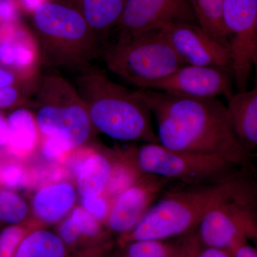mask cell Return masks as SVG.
I'll return each mask as SVG.
<instances>
[{
	"instance_id": "obj_3",
	"label": "cell",
	"mask_w": 257,
	"mask_h": 257,
	"mask_svg": "<svg viewBox=\"0 0 257 257\" xmlns=\"http://www.w3.org/2000/svg\"><path fill=\"white\" fill-rule=\"evenodd\" d=\"M96 132L120 141L160 143L151 111L139 96L96 69H84L74 85Z\"/></svg>"
},
{
	"instance_id": "obj_11",
	"label": "cell",
	"mask_w": 257,
	"mask_h": 257,
	"mask_svg": "<svg viewBox=\"0 0 257 257\" xmlns=\"http://www.w3.org/2000/svg\"><path fill=\"white\" fill-rule=\"evenodd\" d=\"M233 80L232 74L226 69L186 64L164 78L147 83L143 89L201 99L218 96L228 99L234 94Z\"/></svg>"
},
{
	"instance_id": "obj_4",
	"label": "cell",
	"mask_w": 257,
	"mask_h": 257,
	"mask_svg": "<svg viewBox=\"0 0 257 257\" xmlns=\"http://www.w3.org/2000/svg\"><path fill=\"white\" fill-rule=\"evenodd\" d=\"M30 15L39 55L46 65L84 69L102 52L104 44L71 5L50 0Z\"/></svg>"
},
{
	"instance_id": "obj_29",
	"label": "cell",
	"mask_w": 257,
	"mask_h": 257,
	"mask_svg": "<svg viewBox=\"0 0 257 257\" xmlns=\"http://www.w3.org/2000/svg\"><path fill=\"white\" fill-rule=\"evenodd\" d=\"M112 200L104 195L86 196L81 197V204L84 210L94 216L101 224H105Z\"/></svg>"
},
{
	"instance_id": "obj_13",
	"label": "cell",
	"mask_w": 257,
	"mask_h": 257,
	"mask_svg": "<svg viewBox=\"0 0 257 257\" xmlns=\"http://www.w3.org/2000/svg\"><path fill=\"white\" fill-rule=\"evenodd\" d=\"M162 30L184 64L218 67L231 72L229 50L209 36L199 25L177 24Z\"/></svg>"
},
{
	"instance_id": "obj_1",
	"label": "cell",
	"mask_w": 257,
	"mask_h": 257,
	"mask_svg": "<svg viewBox=\"0 0 257 257\" xmlns=\"http://www.w3.org/2000/svg\"><path fill=\"white\" fill-rule=\"evenodd\" d=\"M137 91L156 118L160 145L251 167L253 155L236 140L226 106L217 98L201 99L143 88Z\"/></svg>"
},
{
	"instance_id": "obj_19",
	"label": "cell",
	"mask_w": 257,
	"mask_h": 257,
	"mask_svg": "<svg viewBox=\"0 0 257 257\" xmlns=\"http://www.w3.org/2000/svg\"><path fill=\"white\" fill-rule=\"evenodd\" d=\"M65 243L58 234L38 229L25 234L19 243L14 257H66Z\"/></svg>"
},
{
	"instance_id": "obj_31",
	"label": "cell",
	"mask_w": 257,
	"mask_h": 257,
	"mask_svg": "<svg viewBox=\"0 0 257 257\" xmlns=\"http://www.w3.org/2000/svg\"><path fill=\"white\" fill-rule=\"evenodd\" d=\"M20 97L18 89L13 86L0 88V109L14 105Z\"/></svg>"
},
{
	"instance_id": "obj_28",
	"label": "cell",
	"mask_w": 257,
	"mask_h": 257,
	"mask_svg": "<svg viewBox=\"0 0 257 257\" xmlns=\"http://www.w3.org/2000/svg\"><path fill=\"white\" fill-rule=\"evenodd\" d=\"M25 230L19 225H8L0 231V257H14Z\"/></svg>"
},
{
	"instance_id": "obj_17",
	"label": "cell",
	"mask_w": 257,
	"mask_h": 257,
	"mask_svg": "<svg viewBox=\"0 0 257 257\" xmlns=\"http://www.w3.org/2000/svg\"><path fill=\"white\" fill-rule=\"evenodd\" d=\"M8 154L15 159L31 155L38 143L39 130L35 114L25 108L15 109L8 116Z\"/></svg>"
},
{
	"instance_id": "obj_10",
	"label": "cell",
	"mask_w": 257,
	"mask_h": 257,
	"mask_svg": "<svg viewBox=\"0 0 257 257\" xmlns=\"http://www.w3.org/2000/svg\"><path fill=\"white\" fill-rule=\"evenodd\" d=\"M185 23L198 25L189 0H126L116 40Z\"/></svg>"
},
{
	"instance_id": "obj_21",
	"label": "cell",
	"mask_w": 257,
	"mask_h": 257,
	"mask_svg": "<svg viewBox=\"0 0 257 257\" xmlns=\"http://www.w3.org/2000/svg\"><path fill=\"white\" fill-rule=\"evenodd\" d=\"M198 25L209 36L229 50L222 21L223 0H189Z\"/></svg>"
},
{
	"instance_id": "obj_24",
	"label": "cell",
	"mask_w": 257,
	"mask_h": 257,
	"mask_svg": "<svg viewBox=\"0 0 257 257\" xmlns=\"http://www.w3.org/2000/svg\"><path fill=\"white\" fill-rule=\"evenodd\" d=\"M68 216L80 238L99 241L104 237L102 224L82 207L74 208Z\"/></svg>"
},
{
	"instance_id": "obj_25",
	"label": "cell",
	"mask_w": 257,
	"mask_h": 257,
	"mask_svg": "<svg viewBox=\"0 0 257 257\" xmlns=\"http://www.w3.org/2000/svg\"><path fill=\"white\" fill-rule=\"evenodd\" d=\"M120 257H168L170 242L158 240H137L122 245Z\"/></svg>"
},
{
	"instance_id": "obj_16",
	"label": "cell",
	"mask_w": 257,
	"mask_h": 257,
	"mask_svg": "<svg viewBox=\"0 0 257 257\" xmlns=\"http://www.w3.org/2000/svg\"><path fill=\"white\" fill-rule=\"evenodd\" d=\"M75 8L104 44L116 28L126 0H60Z\"/></svg>"
},
{
	"instance_id": "obj_37",
	"label": "cell",
	"mask_w": 257,
	"mask_h": 257,
	"mask_svg": "<svg viewBox=\"0 0 257 257\" xmlns=\"http://www.w3.org/2000/svg\"><path fill=\"white\" fill-rule=\"evenodd\" d=\"M0 2H1V0H0Z\"/></svg>"
},
{
	"instance_id": "obj_15",
	"label": "cell",
	"mask_w": 257,
	"mask_h": 257,
	"mask_svg": "<svg viewBox=\"0 0 257 257\" xmlns=\"http://www.w3.org/2000/svg\"><path fill=\"white\" fill-rule=\"evenodd\" d=\"M77 194L74 186L66 181L42 186L32 198V208L35 217L45 224L62 220L72 211Z\"/></svg>"
},
{
	"instance_id": "obj_12",
	"label": "cell",
	"mask_w": 257,
	"mask_h": 257,
	"mask_svg": "<svg viewBox=\"0 0 257 257\" xmlns=\"http://www.w3.org/2000/svg\"><path fill=\"white\" fill-rule=\"evenodd\" d=\"M171 182L160 176L144 175L113 200L105 223L108 229L119 237L128 234Z\"/></svg>"
},
{
	"instance_id": "obj_27",
	"label": "cell",
	"mask_w": 257,
	"mask_h": 257,
	"mask_svg": "<svg viewBox=\"0 0 257 257\" xmlns=\"http://www.w3.org/2000/svg\"><path fill=\"white\" fill-rule=\"evenodd\" d=\"M73 151L68 142L56 136L44 138L41 152L43 158L49 163L57 164L65 160L71 152Z\"/></svg>"
},
{
	"instance_id": "obj_20",
	"label": "cell",
	"mask_w": 257,
	"mask_h": 257,
	"mask_svg": "<svg viewBox=\"0 0 257 257\" xmlns=\"http://www.w3.org/2000/svg\"><path fill=\"white\" fill-rule=\"evenodd\" d=\"M111 157L110 177L104 196L111 200L130 188L144 175L134 161L128 148Z\"/></svg>"
},
{
	"instance_id": "obj_5",
	"label": "cell",
	"mask_w": 257,
	"mask_h": 257,
	"mask_svg": "<svg viewBox=\"0 0 257 257\" xmlns=\"http://www.w3.org/2000/svg\"><path fill=\"white\" fill-rule=\"evenodd\" d=\"M101 54L111 72L140 88L186 65L162 30L117 39Z\"/></svg>"
},
{
	"instance_id": "obj_22",
	"label": "cell",
	"mask_w": 257,
	"mask_h": 257,
	"mask_svg": "<svg viewBox=\"0 0 257 257\" xmlns=\"http://www.w3.org/2000/svg\"><path fill=\"white\" fill-rule=\"evenodd\" d=\"M28 204L11 189L0 188V222L18 225L28 216Z\"/></svg>"
},
{
	"instance_id": "obj_34",
	"label": "cell",
	"mask_w": 257,
	"mask_h": 257,
	"mask_svg": "<svg viewBox=\"0 0 257 257\" xmlns=\"http://www.w3.org/2000/svg\"><path fill=\"white\" fill-rule=\"evenodd\" d=\"M234 257H257L256 248L248 244L246 241L235 248Z\"/></svg>"
},
{
	"instance_id": "obj_23",
	"label": "cell",
	"mask_w": 257,
	"mask_h": 257,
	"mask_svg": "<svg viewBox=\"0 0 257 257\" xmlns=\"http://www.w3.org/2000/svg\"><path fill=\"white\" fill-rule=\"evenodd\" d=\"M30 172L14 160H0V188L23 189L30 187Z\"/></svg>"
},
{
	"instance_id": "obj_26",
	"label": "cell",
	"mask_w": 257,
	"mask_h": 257,
	"mask_svg": "<svg viewBox=\"0 0 257 257\" xmlns=\"http://www.w3.org/2000/svg\"><path fill=\"white\" fill-rule=\"evenodd\" d=\"M170 242L168 257H197L203 244L197 234V229L176 237Z\"/></svg>"
},
{
	"instance_id": "obj_7",
	"label": "cell",
	"mask_w": 257,
	"mask_h": 257,
	"mask_svg": "<svg viewBox=\"0 0 257 257\" xmlns=\"http://www.w3.org/2000/svg\"><path fill=\"white\" fill-rule=\"evenodd\" d=\"M128 150L144 175L188 185L216 183L244 169L221 157L177 151L160 143H145Z\"/></svg>"
},
{
	"instance_id": "obj_14",
	"label": "cell",
	"mask_w": 257,
	"mask_h": 257,
	"mask_svg": "<svg viewBox=\"0 0 257 257\" xmlns=\"http://www.w3.org/2000/svg\"><path fill=\"white\" fill-rule=\"evenodd\" d=\"M230 126L241 147L253 155L257 146V87L241 91L227 99Z\"/></svg>"
},
{
	"instance_id": "obj_35",
	"label": "cell",
	"mask_w": 257,
	"mask_h": 257,
	"mask_svg": "<svg viewBox=\"0 0 257 257\" xmlns=\"http://www.w3.org/2000/svg\"><path fill=\"white\" fill-rule=\"evenodd\" d=\"M9 138L8 121L0 114V147H6Z\"/></svg>"
},
{
	"instance_id": "obj_9",
	"label": "cell",
	"mask_w": 257,
	"mask_h": 257,
	"mask_svg": "<svg viewBox=\"0 0 257 257\" xmlns=\"http://www.w3.org/2000/svg\"><path fill=\"white\" fill-rule=\"evenodd\" d=\"M222 21L233 79L238 92L246 90L257 62V0H223Z\"/></svg>"
},
{
	"instance_id": "obj_30",
	"label": "cell",
	"mask_w": 257,
	"mask_h": 257,
	"mask_svg": "<svg viewBox=\"0 0 257 257\" xmlns=\"http://www.w3.org/2000/svg\"><path fill=\"white\" fill-rule=\"evenodd\" d=\"M22 11L18 0H1L0 23H13L20 21Z\"/></svg>"
},
{
	"instance_id": "obj_36",
	"label": "cell",
	"mask_w": 257,
	"mask_h": 257,
	"mask_svg": "<svg viewBox=\"0 0 257 257\" xmlns=\"http://www.w3.org/2000/svg\"><path fill=\"white\" fill-rule=\"evenodd\" d=\"M14 82V75L0 67V88L12 85Z\"/></svg>"
},
{
	"instance_id": "obj_33",
	"label": "cell",
	"mask_w": 257,
	"mask_h": 257,
	"mask_svg": "<svg viewBox=\"0 0 257 257\" xmlns=\"http://www.w3.org/2000/svg\"><path fill=\"white\" fill-rule=\"evenodd\" d=\"M49 1L50 0H18L22 11L28 15H31L39 7Z\"/></svg>"
},
{
	"instance_id": "obj_32",
	"label": "cell",
	"mask_w": 257,
	"mask_h": 257,
	"mask_svg": "<svg viewBox=\"0 0 257 257\" xmlns=\"http://www.w3.org/2000/svg\"><path fill=\"white\" fill-rule=\"evenodd\" d=\"M197 257H234V250L211 247L203 245Z\"/></svg>"
},
{
	"instance_id": "obj_6",
	"label": "cell",
	"mask_w": 257,
	"mask_h": 257,
	"mask_svg": "<svg viewBox=\"0 0 257 257\" xmlns=\"http://www.w3.org/2000/svg\"><path fill=\"white\" fill-rule=\"evenodd\" d=\"M35 114L39 133L68 142L72 150L89 141L96 130L74 86L58 76L43 79L37 94Z\"/></svg>"
},
{
	"instance_id": "obj_2",
	"label": "cell",
	"mask_w": 257,
	"mask_h": 257,
	"mask_svg": "<svg viewBox=\"0 0 257 257\" xmlns=\"http://www.w3.org/2000/svg\"><path fill=\"white\" fill-rule=\"evenodd\" d=\"M251 167L216 183L179 184L165 189L143 219L128 234L120 236L121 246L137 240L167 241L197 229L211 208L252 177Z\"/></svg>"
},
{
	"instance_id": "obj_8",
	"label": "cell",
	"mask_w": 257,
	"mask_h": 257,
	"mask_svg": "<svg viewBox=\"0 0 257 257\" xmlns=\"http://www.w3.org/2000/svg\"><path fill=\"white\" fill-rule=\"evenodd\" d=\"M253 177L208 211L198 226L205 246L235 250L257 238V189Z\"/></svg>"
},
{
	"instance_id": "obj_18",
	"label": "cell",
	"mask_w": 257,
	"mask_h": 257,
	"mask_svg": "<svg viewBox=\"0 0 257 257\" xmlns=\"http://www.w3.org/2000/svg\"><path fill=\"white\" fill-rule=\"evenodd\" d=\"M111 157L92 150L76 177L77 192L80 197L104 195L110 177Z\"/></svg>"
}]
</instances>
